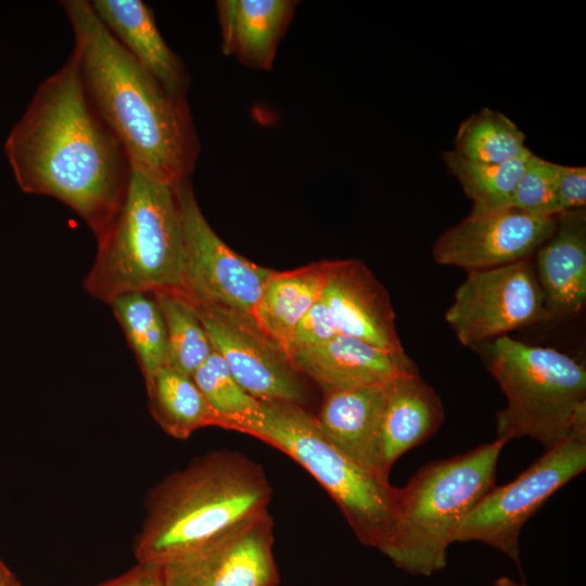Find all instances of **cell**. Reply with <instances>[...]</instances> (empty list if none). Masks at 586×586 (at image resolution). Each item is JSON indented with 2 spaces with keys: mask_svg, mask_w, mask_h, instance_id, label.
Here are the masks:
<instances>
[{
  "mask_svg": "<svg viewBox=\"0 0 586 586\" xmlns=\"http://www.w3.org/2000/svg\"><path fill=\"white\" fill-rule=\"evenodd\" d=\"M3 149L23 192L61 201L95 238L118 209L132 171L86 92L74 51L39 85Z\"/></svg>",
  "mask_w": 586,
  "mask_h": 586,
  "instance_id": "cell-1",
  "label": "cell"
},
{
  "mask_svg": "<svg viewBox=\"0 0 586 586\" xmlns=\"http://www.w3.org/2000/svg\"><path fill=\"white\" fill-rule=\"evenodd\" d=\"M86 92L125 149L152 179H190L200 143L187 95L168 90L119 44L88 0H63Z\"/></svg>",
  "mask_w": 586,
  "mask_h": 586,
  "instance_id": "cell-2",
  "label": "cell"
},
{
  "mask_svg": "<svg viewBox=\"0 0 586 586\" xmlns=\"http://www.w3.org/2000/svg\"><path fill=\"white\" fill-rule=\"evenodd\" d=\"M271 486L246 455L218 449L156 484L135 540L138 562L162 565L268 511Z\"/></svg>",
  "mask_w": 586,
  "mask_h": 586,
  "instance_id": "cell-3",
  "label": "cell"
},
{
  "mask_svg": "<svg viewBox=\"0 0 586 586\" xmlns=\"http://www.w3.org/2000/svg\"><path fill=\"white\" fill-rule=\"evenodd\" d=\"M506 444L495 438L419 468L398 487L395 520L378 550L411 575L431 576L444 570L462 521L496 486Z\"/></svg>",
  "mask_w": 586,
  "mask_h": 586,
  "instance_id": "cell-4",
  "label": "cell"
},
{
  "mask_svg": "<svg viewBox=\"0 0 586 586\" xmlns=\"http://www.w3.org/2000/svg\"><path fill=\"white\" fill-rule=\"evenodd\" d=\"M179 182L132 169L126 194L97 238L86 291L109 302L124 293L182 290L183 229Z\"/></svg>",
  "mask_w": 586,
  "mask_h": 586,
  "instance_id": "cell-5",
  "label": "cell"
},
{
  "mask_svg": "<svg viewBox=\"0 0 586 586\" xmlns=\"http://www.w3.org/2000/svg\"><path fill=\"white\" fill-rule=\"evenodd\" d=\"M226 430L258 438L304 468L334 500L362 545L378 549L388 536L395 520L398 487L335 448L304 406L259 402L255 411L230 423Z\"/></svg>",
  "mask_w": 586,
  "mask_h": 586,
  "instance_id": "cell-6",
  "label": "cell"
},
{
  "mask_svg": "<svg viewBox=\"0 0 586 586\" xmlns=\"http://www.w3.org/2000/svg\"><path fill=\"white\" fill-rule=\"evenodd\" d=\"M474 348L507 399L496 413V438L508 443L528 437L547 449L569 434L586 409V369L581 362L508 335Z\"/></svg>",
  "mask_w": 586,
  "mask_h": 586,
  "instance_id": "cell-7",
  "label": "cell"
},
{
  "mask_svg": "<svg viewBox=\"0 0 586 586\" xmlns=\"http://www.w3.org/2000/svg\"><path fill=\"white\" fill-rule=\"evenodd\" d=\"M586 470V409L569 434L535 459L513 481L495 486L459 526L455 543H482L520 565L525 523L569 482Z\"/></svg>",
  "mask_w": 586,
  "mask_h": 586,
  "instance_id": "cell-8",
  "label": "cell"
},
{
  "mask_svg": "<svg viewBox=\"0 0 586 586\" xmlns=\"http://www.w3.org/2000/svg\"><path fill=\"white\" fill-rule=\"evenodd\" d=\"M458 341L470 347L551 319L531 259L469 271L445 313Z\"/></svg>",
  "mask_w": 586,
  "mask_h": 586,
  "instance_id": "cell-9",
  "label": "cell"
},
{
  "mask_svg": "<svg viewBox=\"0 0 586 586\" xmlns=\"http://www.w3.org/2000/svg\"><path fill=\"white\" fill-rule=\"evenodd\" d=\"M183 229L182 291L196 304L253 315L273 270L246 259L213 230L195 199L190 179L179 182Z\"/></svg>",
  "mask_w": 586,
  "mask_h": 586,
  "instance_id": "cell-10",
  "label": "cell"
},
{
  "mask_svg": "<svg viewBox=\"0 0 586 586\" xmlns=\"http://www.w3.org/2000/svg\"><path fill=\"white\" fill-rule=\"evenodd\" d=\"M193 304L213 349L247 394L263 403L305 404L304 377L282 345L259 327L252 314Z\"/></svg>",
  "mask_w": 586,
  "mask_h": 586,
  "instance_id": "cell-11",
  "label": "cell"
},
{
  "mask_svg": "<svg viewBox=\"0 0 586 586\" xmlns=\"http://www.w3.org/2000/svg\"><path fill=\"white\" fill-rule=\"evenodd\" d=\"M273 544L266 511L160 566L167 586H278Z\"/></svg>",
  "mask_w": 586,
  "mask_h": 586,
  "instance_id": "cell-12",
  "label": "cell"
},
{
  "mask_svg": "<svg viewBox=\"0 0 586 586\" xmlns=\"http://www.w3.org/2000/svg\"><path fill=\"white\" fill-rule=\"evenodd\" d=\"M557 216H539L507 207L470 212L433 242V259L469 271L531 259L551 235Z\"/></svg>",
  "mask_w": 586,
  "mask_h": 586,
  "instance_id": "cell-13",
  "label": "cell"
},
{
  "mask_svg": "<svg viewBox=\"0 0 586 586\" xmlns=\"http://www.w3.org/2000/svg\"><path fill=\"white\" fill-rule=\"evenodd\" d=\"M322 300L340 334L393 353H403L390 297L359 260L328 262Z\"/></svg>",
  "mask_w": 586,
  "mask_h": 586,
  "instance_id": "cell-14",
  "label": "cell"
},
{
  "mask_svg": "<svg viewBox=\"0 0 586 586\" xmlns=\"http://www.w3.org/2000/svg\"><path fill=\"white\" fill-rule=\"evenodd\" d=\"M289 356L296 370L323 393L384 385L419 373L405 352L384 351L343 334Z\"/></svg>",
  "mask_w": 586,
  "mask_h": 586,
  "instance_id": "cell-15",
  "label": "cell"
},
{
  "mask_svg": "<svg viewBox=\"0 0 586 586\" xmlns=\"http://www.w3.org/2000/svg\"><path fill=\"white\" fill-rule=\"evenodd\" d=\"M535 272L551 318L577 315L586 302V215L557 216L551 235L535 253Z\"/></svg>",
  "mask_w": 586,
  "mask_h": 586,
  "instance_id": "cell-16",
  "label": "cell"
},
{
  "mask_svg": "<svg viewBox=\"0 0 586 586\" xmlns=\"http://www.w3.org/2000/svg\"><path fill=\"white\" fill-rule=\"evenodd\" d=\"M384 385L323 393L316 417L323 436L348 459L390 479L384 472L380 423Z\"/></svg>",
  "mask_w": 586,
  "mask_h": 586,
  "instance_id": "cell-17",
  "label": "cell"
},
{
  "mask_svg": "<svg viewBox=\"0 0 586 586\" xmlns=\"http://www.w3.org/2000/svg\"><path fill=\"white\" fill-rule=\"evenodd\" d=\"M297 3L292 0L217 1L222 53L249 67L270 69Z\"/></svg>",
  "mask_w": 586,
  "mask_h": 586,
  "instance_id": "cell-18",
  "label": "cell"
},
{
  "mask_svg": "<svg viewBox=\"0 0 586 586\" xmlns=\"http://www.w3.org/2000/svg\"><path fill=\"white\" fill-rule=\"evenodd\" d=\"M444 405L419 373L386 384L380 423L384 472L407 451L429 441L444 422Z\"/></svg>",
  "mask_w": 586,
  "mask_h": 586,
  "instance_id": "cell-19",
  "label": "cell"
},
{
  "mask_svg": "<svg viewBox=\"0 0 586 586\" xmlns=\"http://www.w3.org/2000/svg\"><path fill=\"white\" fill-rule=\"evenodd\" d=\"M91 5L119 44L163 86L187 95L189 76L163 39L154 14L141 0H92Z\"/></svg>",
  "mask_w": 586,
  "mask_h": 586,
  "instance_id": "cell-20",
  "label": "cell"
},
{
  "mask_svg": "<svg viewBox=\"0 0 586 586\" xmlns=\"http://www.w3.org/2000/svg\"><path fill=\"white\" fill-rule=\"evenodd\" d=\"M328 262L290 271H272L266 280L253 316L259 327L284 348L296 323L321 297Z\"/></svg>",
  "mask_w": 586,
  "mask_h": 586,
  "instance_id": "cell-21",
  "label": "cell"
},
{
  "mask_svg": "<svg viewBox=\"0 0 586 586\" xmlns=\"http://www.w3.org/2000/svg\"><path fill=\"white\" fill-rule=\"evenodd\" d=\"M153 418L170 436L188 438L204 426H215L216 417L192 377L164 366L145 380Z\"/></svg>",
  "mask_w": 586,
  "mask_h": 586,
  "instance_id": "cell-22",
  "label": "cell"
},
{
  "mask_svg": "<svg viewBox=\"0 0 586 586\" xmlns=\"http://www.w3.org/2000/svg\"><path fill=\"white\" fill-rule=\"evenodd\" d=\"M152 294L165 324L167 366L192 377L213 352L196 308L182 290H161Z\"/></svg>",
  "mask_w": 586,
  "mask_h": 586,
  "instance_id": "cell-23",
  "label": "cell"
},
{
  "mask_svg": "<svg viewBox=\"0 0 586 586\" xmlns=\"http://www.w3.org/2000/svg\"><path fill=\"white\" fill-rule=\"evenodd\" d=\"M109 304L136 354L144 380L167 366L166 330L153 294L124 293Z\"/></svg>",
  "mask_w": 586,
  "mask_h": 586,
  "instance_id": "cell-24",
  "label": "cell"
},
{
  "mask_svg": "<svg viewBox=\"0 0 586 586\" xmlns=\"http://www.w3.org/2000/svg\"><path fill=\"white\" fill-rule=\"evenodd\" d=\"M532 153L530 150L518 158L497 164L472 162L455 150L445 151L442 156L448 171L472 201L471 212H488L510 207L514 188Z\"/></svg>",
  "mask_w": 586,
  "mask_h": 586,
  "instance_id": "cell-25",
  "label": "cell"
},
{
  "mask_svg": "<svg viewBox=\"0 0 586 586\" xmlns=\"http://www.w3.org/2000/svg\"><path fill=\"white\" fill-rule=\"evenodd\" d=\"M455 151L479 163H505L530 151L525 135L506 114L484 107L458 127Z\"/></svg>",
  "mask_w": 586,
  "mask_h": 586,
  "instance_id": "cell-26",
  "label": "cell"
},
{
  "mask_svg": "<svg viewBox=\"0 0 586 586\" xmlns=\"http://www.w3.org/2000/svg\"><path fill=\"white\" fill-rule=\"evenodd\" d=\"M192 379L222 429L251 415L259 402L235 381L222 357L214 349L194 371Z\"/></svg>",
  "mask_w": 586,
  "mask_h": 586,
  "instance_id": "cell-27",
  "label": "cell"
},
{
  "mask_svg": "<svg viewBox=\"0 0 586 586\" xmlns=\"http://www.w3.org/2000/svg\"><path fill=\"white\" fill-rule=\"evenodd\" d=\"M555 165L532 153L514 188L510 207L532 215L557 216Z\"/></svg>",
  "mask_w": 586,
  "mask_h": 586,
  "instance_id": "cell-28",
  "label": "cell"
},
{
  "mask_svg": "<svg viewBox=\"0 0 586 586\" xmlns=\"http://www.w3.org/2000/svg\"><path fill=\"white\" fill-rule=\"evenodd\" d=\"M337 334L330 310L320 297L298 320L284 349L290 355L298 349L323 344Z\"/></svg>",
  "mask_w": 586,
  "mask_h": 586,
  "instance_id": "cell-29",
  "label": "cell"
},
{
  "mask_svg": "<svg viewBox=\"0 0 586 586\" xmlns=\"http://www.w3.org/2000/svg\"><path fill=\"white\" fill-rule=\"evenodd\" d=\"M586 168L584 166L555 165V212L585 208Z\"/></svg>",
  "mask_w": 586,
  "mask_h": 586,
  "instance_id": "cell-30",
  "label": "cell"
},
{
  "mask_svg": "<svg viewBox=\"0 0 586 586\" xmlns=\"http://www.w3.org/2000/svg\"><path fill=\"white\" fill-rule=\"evenodd\" d=\"M98 586H167L161 566L157 564L138 562L137 565L112 579Z\"/></svg>",
  "mask_w": 586,
  "mask_h": 586,
  "instance_id": "cell-31",
  "label": "cell"
},
{
  "mask_svg": "<svg viewBox=\"0 0 586 586\" xmlns=\"http://www.w3.org/2000/svg\"><path fill=\"white\" fill-rule=\"evenodd\" d=\"M0 586H22L16 576L0 559Z\"/></svg>",
  "mask_w": 586,
  "mask_h": 586,
  "instance_id": "cell-32",
  "label": "cell"
},
{
  "mask_svg": "<svg viewBox=\"0 0 586 586\" xmlns=\"http://www.w3.org/2000/svg\"><path fill=\"white\" fill-rule=\"evenodd\" d=\"M493 586H527V584L524 577L519 583L508 576H500L494 582Z\"/></svg>",
  "mask_w": 586,
  "mask_h": 586,
  "instance_id": "cell-33",
  "label": "cell"
}]
</instances>
